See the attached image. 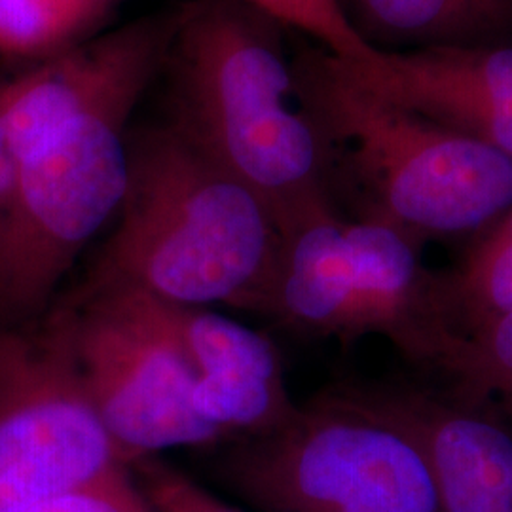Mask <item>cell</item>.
<instances>
[{"mask_svg":"<svg viewBox=\"0 0 512 512\" xmlns=\"http://www.w3.org/2000/svg\"><path fill=\"white\" fill-rule=\"evenodd\" d=\"M55 308L86 397L122 463L222 444L194 412V368L154 296L80 287Z\"/></svg>","mask_w":512,"mask_h":512,"instance_id":"cell-6","label":"cell"},{"mask_svg":"<svg viewBox=\"0 0 512 512\" xmlns=\"http://www.w3.org/2000/svg\"><path fill=\"white\" fill-rule=\"evenodd\" d=\"M129 469L156 512H243L158 456L139 459Z\"/></svg>","mask_w":512,"mask_h":512,"instance_id":"cell-18","label":"cell"},{"mask_svg":"<svg viewBox=\"0 0 512 512\" xmlns=\"http://www.w3.org/2000/svg\"><path fill=\"white\" fill-rule=\"evenodd\" d=\"M285 29L311 38L315 46L346 61H370L378 48L370 46L349 23L338 0H241Z\"/></svg>","mask_w":512,"mask_h":512,"instance_id":"cell-17","label":"cell"},{"mask_svg":"<svg viewBox=\"0 0 512 512\" xmlns=\"http://www.w3.org/2000/svg\"><path fill=\"white\" fill-rule=\"evenodd\" d=\"M16 192H18V169L16 158L10 147L6 129L0 118V253L10 234V226L16 211Z\"/></svg>","mask_w":512,"mask_h":512,"instance_id":"cell-20","label":"cell"},{"mask_svg":"<svg viewBox=\"0 0 512 512\" xmlns=\"http://www.w3.org/2000/svg\"><path fill=\"white\" fill-rule=\"evenodd\" d=\"M277 21L241 0L179 8L169 124L245 184L287 234L336 209L327 145L302 107Z\"/></svg>","mask_w":512,"mask_h":512,"instance_id":"cell-1","label":"cell"},{"mask_svg":"<svg viewBox=\"0 0 512 512\" xmlns=\"http://www.w3.org/2000/svg\"><path fill=\"white\" fill-rule=\"evenodd\" d=\"M412 433L442 512H512V429L492 414L414 387L374 385Z\"/></svg>","mask_w":512,"mask_h":512,"instance_id":"cell-9","label":"cell"},{"mask_svg":"<svg viewBox=\"0 0 512 512\" xmlns=\"http://www.w3.org/2000/svg\"><path fill=\"white\" fill-rule=\"evenodd\" d=\"M361 336H385L406 359L433 366L450 338L442 327L435 272L418 256L420 243L376 217L344 222Z\"/></svg>","mask_w":512,"mask_h":512,"instance_id":"cell-10","label":"cell"},{"mask_svg":"<svg viewBox=\"0 0 512 512\" xmlns=\"http://www.w3.org/2000/svg\"><path fill=\"white\" fill-rule=\"evenodd\" d=\"M433 368L452 382V397L512 429V311L467 336H450Z\"/></svg>","mask_w":512,"mask_h":512,"instance_id":"cell-15","label":"cell"},{"mask_svg":"<svg viewBox=\"0 0 512 512\" xmlns=\"http://www.w3.org/2000/svg\"><path fill=\"white\" fill-rule=\"evenodd\" d=\"M156 300L196 376L238 372L285 376L279 349L266 334L224 317L213 308Z\"/></svg>","mask_w":512,"mask_h":512,"instance_id":"cell-14","label":"cell"},{"mask_svg":"<svg viewBox=\"0 0 512 512\" xmlns=\"http://www.w3.org/2000/svg\"><path fill=\"white\" fill-rule=\"evenodd\" d=\"M147 90L67 101L19 74L0 84V118L18 169L0 253V325L50 310L74 260L116 217L128 183L129 120Z\"/></svg>","mask_w":512,"mask_h":512,"instance_id":"cell-4","label":"cell"},{"mask_svg":"<svg viewBox=\"0 0 512 512\" xmlns=\"http://www.w3.org/2000/svg\"><path fill=\"white\" fill-rule=\"evenodd\" d=\"M25 512H156L128 465L120 463L105 475L73 492L44 501Z\"/></svg>","mask_w":512,"mask_h":512,"instance_id":"cell-19","label":"cell"},{"mask_svg":"<svg viewBox=\"0 0 512 512\" xmlns=\"http://www.w3.org/2000/svg\"><path fill=\"white\" fill-rule=\"evenodd\" d=\"M348 65L372 90L512 162V48L469 44L378 50L370 61Z\"/></svg>","mask_w":512,"mask_h":512,"instance_id":"cell-8","label":"cell"},{"mask_svg":"<svg viewBox=\"0 0 512 512\" xmlns=\"http://www.w3.org/2000/svg\"><path fill=\"white\" fill-rule=\"evenodd\" d=\"M120 463L61 311L52 304L33 321L0 325V512L29 511Z\"/></svg>","mask_w":512,"mask_h":512,"instance_id":"cell-7","label":"cell"},{"mask_svg":"<svg viewBox=\"0 0 512 512\" xmlns=\"http://www.w3.org/2000/svg\"><path fill=\"white\" fill-rule=\"evenodd\" d=\"M281 249L266 205L165 120L129 133L126 192L82 289L268 313Z\"/></svg>","mask_w":512,"mask_h":512,"instance_id":"cell-2","label":"cell"},{"mask_svg":"<svg viewBox=\"0 0 512 512\" xmlns=\"http://www.w3.org/2000/svg\"><path fill=\"white\" fill-rule=\"evenodd\" d=\"M344 222L338 209H329L283 234L268 315L349 344L363 336Z\"/></svg>","mask_w":512,"mask_h":512,"instance_id":"cell-11","label":"cell"},{"mask_svg":"<svg viewBox=\"0 0 512 512\" xmlns=\"http://www.w3.org/2000/svg\"><path fill=\"white\" fill-rule=\"evenodd\" d=\"M442 327L467 336L512 311V205L473 236L458 264L435 274Z\"/></svg>","mask_w":512,"mask_h":512,"instance_id":"cell-13","label":"cell"},{"mask_svg":"<svg viewBox=\"0 0 512 512\" xmlns=\"http://www.w3.org/2000/svg\"><path fill=\"white\" fill-rule=\"evenodd\" d=\"M296 90L319 129L332 179L361 194V217L418 241L475 236L512 205V162L473 137L372 90L319 46L294 57Z\"/></svg>","mask_w":512,"mask_h":512,"instance_id":"cell-3","label":"cell"},{"mask_svg":"<svg viewBox=\"0 0 512 512\" xmlns=\"http://www.w3.org/2000/svg\"><path fill=\"white\" fill-rule=\"evenodd\" d=\"M366 42L389 50L391 42L469 46L511 25L512 0H338Z\"/></svg>","mask_w":512,"mask_h":512,"instance_id":"cell-12","label":"cell"},{"mask_svg":"<svg viewBox=\"0 0 512 512\" xmlns=\"http://www.w3.org/2000/svg\"><path fill=\"white\" fill-rule=\"evenodd\" d=\"M220 473L258 512H442L418 442L374 385L298 404L283 427L232 442Z\"/></svg>","mask_w":512,"mask_h":512,"instance_id":"cell-5","label":"cell"},{"mask_svg":"<svg viewBox=\"0 0 512 512\" xmlns=\"http://www.w3.org/2000/svg\"><path fill=\"white\" fill-rule=\"evenodd\" d=\"M116 0H0V57L40 61L90 38Z\"/></svg>","mask_w":512,"mask_h":512,"instance_id":"cell-16","label":"cell"}]
</instances>
